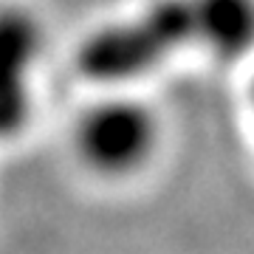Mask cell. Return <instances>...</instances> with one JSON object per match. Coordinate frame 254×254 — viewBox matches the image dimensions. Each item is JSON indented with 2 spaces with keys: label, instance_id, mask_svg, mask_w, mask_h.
<instances>
[{
  "label": "cell",
  "instance_id": "obj_2",
  "mask_svg": "<svg viewBox=\"0 0 254 254\" xmlns=\"http://www.w3.org/2000/svg\"><path fill=\"white\" fill-rule=\"evenodd\" d=\"M76 153L99 175H130L141 170L158 144V119L138 99H105L82 113Z\"/></svg>",
  "mask_w": 254,
  "mask_h": 254
},
{
  "label": "cell",
  "instance_id": "obj_3",
  "mask_svg": "<svg viewBox=\"0 0 254 254\" xmlns=\"http://www.w3.org/2000/svg\"><path fill=\"white\" fill-rule=\"evenodd\" d=\"M40 26L23 9L0 11V138L17 136L31 113V71L40 57Z\"/></svg>",
  "mask_w": 254,
  "mask_h": 254
},
{
  "label": "cell",
  "instance_id": "obj_1",
  "mask_svg": "<svg viewBox=\"0 0 254 254\" xmlns=\"http://www.w3.org/2000/svg\"><path fill=\"white\" fill-rule=\"evenodd\" d=\"M220 34V0H158L88 37L76 63L88 79L119 85L158 71L190 48L218 60Z\"/></svg>",
  "mask_w": 254,
  "mask_h": 254
},
{
  "label": "cell",
  "instance_id": "obj_4",
  "mask_svg": "<svg viewBox=\"0 0 254 254\" xmlns=\"http://www.w3.org/2000/svg\"><path fill=\"white\" fill-rule=\"evenodd\" d=\"M249 99H252V113H254V82H252V91H249Z\"/></svg>",
  "mask_w": 254,
  "mask_h": 254
}]
</instances>
